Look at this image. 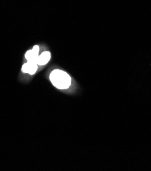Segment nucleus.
<instances>
[{
	"instance_id": "nucleus-4",
	"label": "nucleus",
	"mask_w": 151,
	"mask_h": 171,
	"mask_svg": "<svg viewBox=\"0 0 151 171\" xmlns=\"http://www.w3.org/2000/svg\"><path fill=\"white\" fill-rule=\"evenodd\" d=\"M51 59V53L48 50H45L39 55L38 59V65L39 66H43L47 64Z\"/></svg>"
},
{
	"instance_id": "nucleus-3",
	"label": "nucleus",
	"mask_w": 151,
	"mask_h": 171,
	"mask_svg": "<svg viewBox=\"0 0 151 171\" xmlns=\"http://www.w3.org/2000/svg\"><path fill=\"white\" fill-rule=\"evenodd\" d=\"M40 55V46L39 45H34L32 49L28 50L25 54V57L27 61H38V57Z\"/></svg>"
},
{
	"instance_id": "nucleus-1",
	"label": "nucleus",
	"mask_w": 151,
	"mask_h": 171,
	"mask_svg": "<svg viewBox=\"0 0 151 171\" xmlns=\"http://www.w3.org/2000/svg\"><path fill=\"white\" fill-rule=\"evenodd\" d=\"M49 79L54 87L61 89H68L71 86L72 77L63 70L55 69L50 72Z\"/></svg>"
},
{
	"instance_id": "nucleus-2",
	"label": "nucleus",
	"mask_w": 151,
	"mask_h": 171,
	"mask_svg": "<svg viewBox=\"0 0 151 171\" xmlns=\"http://www.w3.org/2000/svg\"><path fill=\"white\" fill-rule=\"evenodd\" d=\"M39 65L36 61H27L26 63L23 65L21 70L23 73H28L30 75H33L36 73Z\"/></svg>"
}]
</instances>
